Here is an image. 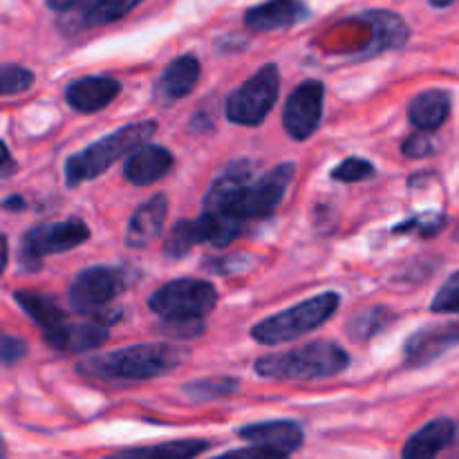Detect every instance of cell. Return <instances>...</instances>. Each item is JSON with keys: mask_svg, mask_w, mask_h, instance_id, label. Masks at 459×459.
I'll use <instances>...</instances> for the list:
<instances>
[{"mask_svg": "<svg viewBox=\"0 0 459 459\" xmlns=\"http://www.w3.org/2000/svg\"><path fill=\"white\" fill-rule=\"evenodd\" d=\"M184 359H186V352L182 348H175V345L142 343L85 359L79 363V370L83 375L99 377V379L146 381L169 375L179 363H184Z\"/></svg>", "mask_w": 459, "mask_h": 459, "instance_id": "obj_1", "label": "cell"}, {"mask_svg": "<svg viewBox=\"0 0 459 459\" xmlns=\"http://www.w3.org/2000/svg\"><path fill=\"white\" fill-rule=\"evenodd\" d=\"M348 366L350 357L341 345L332 341H314L291 352L260 357L255 361V372L263 379L316 381L341 375Z\"/></svg>", "mask_w": 459, "mask_h": 459, "instance_id": "obj_2", "label": "cell"}, {"mask_svg": "<svg viewBox=\"0 0 459 459\" xmlns=\"http://www.w3.org/2000/svg\"><path fill=\"white\" fill-rule=\"evenodd\" d=\"M155 121H137V124L124 126V128L101 137L99 142L90 143L88 148H83L65 161V184L74 188L90 182V179H97L121 157L130 155L134 148L143 146L155 134Z\"/></svg>", "mask_w": 459, "mask_h": 459, "instance_id": "obj_3", "label": "cell"}, {"mask_svg": "<svg viewBox=\"0 0 459 459\" xmlns=\"http://www.w3.org/2000/svg\"><path fill=\"white\" fill-rule=\"evenodd\" d=\"M339 305L341 296L336 291L312 296L309 300H303V303L294 305L285 312L273 314V316L264 318L258 325L251 327V339L260 345H281L287 341H294L330 321Z\"/></svg>", "mask_w": 459, "mask_h": 459, "instance_id": "obj_4", "label": "cell"}, {"mask_svg": "<svg viewBox=\"0 0 459 459\" xmlns=\"http://www.w3.org/2000/svg\"><path fill=\"white\" fill-rule=\"evenodd\" d=\"M218 305V290L206 281L179 278L155 290L148 307L164 321H202Z\"/></svg>", "mask_w": 459, "mask_h": 459, "instance_id": "obj_5", "label": "cell"}, {"mask_svg": "<svg viewBox=\"0 0 459 459\" xmlns=\"http://www.w3.org/2000/svg\"><path fill=\"white\" fill-rule=\"evenodd\" d=\"M278 92H281V74L273 63H267L249 81L229 94V121L238 126H260L276 106Z\"/></svg>", "mask_w": 459, "mask_h": 459, "instance_id": "obj_6", "label": "cell"}, {"mask_svg": "<svg viewBox=\"0 0 459 459\" xmlns=\"http://www.w3.org/2000/svg\"><path fill=\"white\" fill-rule=\"evenodd\" d=\"M296 178V164L294 161H285L264 173L260 179H251L240 195L231 202L227 211L229 220H238V222H247V220H258L272 213L285 197L287 188L291 186Z\"/></svg>", "mask_w": 459, "mask_h": 459, "instance_id": "obj_7", "label": "cell"}, {"mask_svg": "<svg viewBox=\"0 0 459 459\" xmlns=\"http://www.w3.org/2000/svg\"><path fill=\"white\" fill-rule=\"evenodd\" d=\"M126 273L117 267H90L83 269L72 281L70 305L76 314H101L106 305H110L124 291Z\"/></svg>", "mask_w": 459, "mask_h": 459, "instance_id": "obj_8", "label": "cell"}, {"mask_svg": "<svg viewBox=\"0 0 459 459\" xmlns=\"http://www.w3.org/2000/svg\"><path fill=\"white\" fill-rule=\"evenodd\" d=\"M88 238L90 229L79 218H67L63 222L54 224H40V227L30 229L22 236L21 260L25 264H31V267H39L40 258L74 249Z\"/></svg>", "mask_w": 459, "mask_h": 459, "instance_id": "obj_9", "label": "cell"}, {"mask_svg": "<svg viewBox=\"0 0 459 459\" xmlns=\"http://www.w3.org/2000/svg\"><path fill=\"white\" fill-rule=\"evenodd\" d=\"M325 85L321 81H305L290 94L282 110V126L296 142H305L316 133L323 119Z\"/></svg>", "mask_w": 459, "mask_h": 459, "instance_id": "obj_10", "label": "cell"}, {"mask_svg": "<svg viewBox=\"0 0 459 459\" xmlns=\"http://www.w3.org/2000/svg\"><path fill=\"white\" fill-rule=\"evenodd\" d=\"M242 439L258 446L269 457H287L303 446V429L296 421H260L238 430Z\"/></svg>", "mask_w": 459, "mask_h": 459, "instance_id": "obj_11", "label": "cell"}, {"mask_svg": "<svg viewBox=\"0 0 459 459\" xmlns=\"http://www.w3.org/2000/svg\"><path fill=\"white\" fill-rule=\"evenodd\" d=\"M251 178H254V164L249 160H238L229 164L209 186V193L204 197V213L211 218L229 220V206L240 195L242 188L251 182ZM233 222H238V220H233Z\"/></svg>", "mask_w": 459, "mask_h": 459, "instance_id": "obj_12", "label": "cell"}, {"mask_svg": "<svg viewBox=\"0 0 459 459\" xmlns=\"http://www.w3.org/2000/svg\"><path fill=\"white\" fill-rule=\"evenodd\" d=\"M459 343V321L430 325L415 332L403 345V359L408 368H421L435 361L439 354Z\"/></svg>", "mask_w": 459, "mask_h": 459, "instance_id": "obj_13", "label": "cell"}, {"mask_svg": "<svg viewBox=\"0 0 459 459\" xmlns=\"http://www.w3.org/2000/svg\"><path fill=\"white\" fill-rule=\"evenodd\" d=\"M110 336L108 323L94 316L88 323H61L54 330L43 332V339L49 348L61 352H90L101 348Z\"/></svg>", "mask_w": 459, "mask_h": 459, "instance_id": "obj_14", "label": "cell"}, {"mask_svg": "<svg viewBox=\"0 0 459 459\" xmlns=\"http://www.w3.org/2000/svg\"><path fill=\"white\" fill-rule=\"evenodd\" d=\"M307 16L309 9L303 0H267L247 9L245 25L254 31H278L299 25Z\"/></svg>", "mask_w": 459, "mask_h": 459, "instance_id": "obj_15", "label": "cell"}, {"mask_svg": "<svg viewBox=\"0 0 459 459\" xmlns=\"http://www.w3.org/2000/svg\"><path fill=\"white\" fill-rule=\"evenodd\" d=\"M173 169V155L169 148L143 143L134 148L124 164V178L134 186H148L164 178Z\"/></svg>", "mask_w": 459, "mask_h": 459, "instance_id": "obj_16", "label": "cell"}, {"mask_svg": "<svg viewBox=\"0 0 459 459\" xmlns=\"http://www.w3.org/2000/svg\"><path fill=\"white\" fill-rule=\"evenodd\" d=\"M121 92V83L112 76H83L67 85L65 101L76 112H99L115 101Z\"/></svg>", "mask_w": 459, "mask_h": 459, "instance_id": "obj_17", "label": "cell"}, {"mask_svg": "<svg viewBox=\"0 0 459 459\" xmlns=\"http://www.w3.org/2000/svg\"><path fill=\"white\" fill-rule=\"evenodd\" d=\"M166 213H169V197L164 193L152 195L151 200L143 202L134 211L128 222V229H126V245L130 249H143V247H148V242L155 240L161 233V229H164Z\"/></svg>", "mask_w": 459, "mask_h": 459, "instance_id": "obj_18", "label": "cell"}, {"mask_svg": "<svg viewBox=\"0 0 459 459\" xmlns=\"http://www.w3.org/2000/svg\"><path fill=\"white\" fill-rule=\"evenodd\" d=\"M218 238V222L211 215L202 213L195 220H182L170 229L169 238L164 242V254L169 258H182L200 242H211L215 245Z\"/></svg>", "mask_w": 459, "mask_h": 459, "instance_id": "obj_19", "label": "cell"}, {"mask_svg": "<svg viewBox=\"0 0 459 459\" xmlns=\"http://www.w3.org/2000/svg\"><path fill=\"white\" fill-rule=\"evenodd\" d=\"M202 74L200 61L191 54H184V56L175 58L169 67L164 70V74L157 81V99L161 103H173L178 99L188 97L195 88L197 79Z\"/></svg>", "mask_w": 459, "mask_h": 459, "instance_id": "obj_20", "label": "cell"}, {"mask_svg": "<svg viewBox=\"0 0 459 459\" xmlns=\"http://www.w3.org/2000/svg\"><path fill=\"white\" fill-rule=\"evenodd\" d=\"M455 424L446 417H439V420L429 421L424 429L417 430L411 439L403 446L402 455L406 459H426V457H435L448 448L455 439Z\"/></svg>", "mask_w": 459, "mask_h": 459, "instance_id": "obj_21", "label": "cell"}, {"mask_svg": "<svg viewBox=\"0 0 459 459\" xmlns=\"http://www.w3.org/2000/svg\"><path fill=\"white\" fill-rule=\"evenodd\" d=\"M448 112H451V97L444 90H426L411 101L408 119L417 130L433 133L442 128L444 121L448 119Z\"/></svg>", "mask_w": 459, "mask_h": 459, "instance_id": "obj_22", "label": "cell"}, {"mask_svg": "<svg viewBox=\"0 0 459 459\" xmlns=\"http://www.w3.org/2000/svg\"><path fill=\"white\" fill-rule=\"evenodd\" d=\"M361 21L372 25V40L368 43L366 54H381L385 49L399 48L408 40V27L397 13L390 12H366Z\"/></svg>", "mask_w": 459, "mask_h": 459, "instance_id": "obj_23", "label": "cell"}, {"mask_svg": "<svg viewBox=\"0 0 459 459\" xmlns=\"http://www.w3.org/2000/svg\"><path fill=\"white\" fill-rule=\"evenodd\" d=\"M13 300H16L18 307H21L36 325L43 327V332L54 330V327H58L61 323H65V314H63V309L58 307L56 300H54L52 296L22 290L13 291Z\"/></svg>", "mask_w": 459, "mask_h": 459, "instance_id": "obj_24", "label": "cell"}, {"mask_svg": "<svg viewBox=\"0 0 459 459\" xmlns=\"http://www.w3.org/2000/svg\"><path fill=\"white\" fill-rule=\"evenodd\" d=\"M397 321V314L393 309L384 307V305H375V307H366L361 312L354 314L348 321V334L352 341H366L375 339L377 334H381L384 330H388L393 323Z\"/></svg>", "mask_w": 459, "mask_h": 459, "instance_id": "obj_25", "label": "cell"}, {"mask_svg": "<svg viewBox=\"0 0 459 459\" xmlns=\"http://www.w3.org/2000/svg\"><path fill=\"white\" fill-rule=\"evenodd\" d=\"M184 393L195 403L215 402V399H224L229 394L238 393V379H231V377H211V379L191 381V384L184 385Z\"/></svg>", "mask_w": 459, "mask_h": 459, "instance_id": "obj_26", "label": "cell"}, {"mask_svg": "<svg viewBox=\"0 0 459 459\" xmlns=\"http://www.w3.org/2000/svg\"><path fill=\"white\" fill-rule=\"evenodd\" d=\"M211 444L204 439H184V442H166L160 446H146V448H130L124 451V455H142V457H173V459H186L195 457L204 453Z\"/></svg>", "mask_w": 459, "mask_h": 459, "instance_id": "obj_27", "label": "cell"}, {"mask_svg": "<svg viewBox=\"0 0 459 459\" xmlns=\"http://www.w3.org/2000/svg\"><path fill=\"white\" fill-rule=\"evenodd\" d=\"M142 0H94L88 4L83 12V25L85 27H99L108 25V22L119 21L121 16L134 9Z\"/></svg>", "mask_w": 459, "mask_h": 459, "instance_id": "obj_28", "label": "cell"}, {"mask_svg": "<svg viewBox=\"0 0 459 459\" xmlns=\"http://www.w3.org/2000/svg\"><path fill=\"white\" fill-rule=\"evenodd\" d=\"M448 218L439 211H424V213H417L412 218L403 220L397 227L393 229V233L397 236H420V238H435L446 229Z\"/></svg>", "mask_w": 459, "mask_h": 459, "instance_id": "obj_29", "label": "cell"}, {"mask_svg": "<svg viewBox=\"0 0 459 459\" xmlns=\"http://www.w3.org/2000/svg\"><path fill=\"white\" fill-rule=\"evenodd\" d=\"M372 175H375V166L368 160H361V157H348V160H343L332 170V179L345 184L363 182V179L372 178Z\"/></svg>", "mask_w": 459, "mask_h": 459, "instance_id": "obj_30", "label": "cell"}, {"mask_svg": "<svg viewBox=\"0 0 459 459\" xmlns=\"http://www.w3.org/2000/svg\"><path fill=\"white\" fill-rule=\"evenodd\" d=\"M31 81H34V74L30 70H25L21 65H13V63H7L0 70V94L3 97H12V94L22 92V90L30 88Z\"/></svg>", "mask_w": 459, "mask_h": 459, "instance_id": "obj_31", "label": "cell"}, {"mask_svg": "<svg viewBox=\"0 0 459 459\" xmlns=\"http://www.w3.org/2000/svg\"><path fill=\"white\" fill-rule=\"evenodd\" d=\"M430 309L435 314H459V272L453 273L435 294Z\"/></svg>", "mask_w": 459, "mask_h": 459, "instance_id": "obj_32", "label": "cell"}, {"mask_svg": "<svg viewBox=\"0 0 459 459\" xmlns=\"http://www.w3.org/2000/svg\"><path fill=\"white\" fill-rule=\"evenodd\" d=\"M402 151H403V155H406V157H415V160H421V157H429L430 152L435 151V143H433V139H430L429 134L424 133V130H420V133L411 134V137L403 142Z\"/></svg>", "mask_w": 459, "mask_h": 459, "instance_id": "obj_33", "label": "cell"}, {"mask_svg": "<svg viewBox=\"0 0 459 459\" xmlns=\"http://www.w3.org/2000/svg\"><path fill=\"white\" fill-rule=\"evenodd\" d=\"M27 354L25 341H21L18 336L3 334V345H0V357H3V366L9 368L16 361H21Z\"/></svg>", "mask_w": 459, "mask_h": 459, "instance_id": "obj_34", "label": "cell"}, {"mask_svg": "<svg viewBox=\"0 0 459 459\" xmlns=\"http://www.w3.org/2000/svg\"><path fill=\"white\" fill-rule=\"evenodd\" d=\"M213 264H206V269L218 273H233V272H242L251 264L249 255H231V258H220V260H211Z\"/></svg>", "mask_w": 459, "mask_h": 459, "instance_id": "obj_35", "label": "cell"}, {"mask_svg": "<svg viewBox=\"0 0 459 459\" xmlns=\"http://www.w3.org/2000/svg\"><path fill=\"white\" fill-rule=\"evenodd\" d=\"M204 330L200 321H164V332L169 336H195Z\"/></svg>", "mask_w": 459, "mask_h": 459, "instance_id": "obj_36", "label": "cell"}, {"mask_svg": "<svg viewBox=\"0 0 459 459\" xmlns=\"http://www.w3.org/2000/svg\"><path fill=\"white\" fill-rule=\"evenodd\" d=\"M94 0H48V7L54 12H70V9L83 7V4H92Z\"/></svg>", "mask_w": 459, "mask_h": 459, "instance_id": "obj_37", "label": "cell"}, {"mask_svg": "<svg viewBox=\"0 0 459 459\" xmlns=\"http://www.w3.org/2000/svg\"><path fill=\"white\" fill-rule=\"evenodd\" d=\"M3 206L7 211H22V209H25V200H22V197H18V195L4 197Z\"/></svg>", "mask_w": 459, "mask_h": 459, "instance_id": "obj_38", "label": "cell"}, {"mask_svg": "<svg viewBox=\"0 0 459 459\" xmlns=\"http://www.w3.org/2000/svg\"><path fill=\"white\" fill-rule=\"evenodd\" d=\"M12 169H13V161H12V155H9V148L3 146V169H0L3 178H7V175L12 173Z\"/></svg>", "mask_w": 459, "mask_h": 459, "instance_id": "obj_39", "label": "cell"}, {"mask_svg": "<svg viewBox=\"0 0 459 459\" xmlns=\"http://www.w3.org/2000/svg\"><path fill=\"white\" fill-rule=\"evenodd\" d=\"M429 3L433 4L435 9H444V7H448V4L455 3V0H429Z\"/></svg>", "mask_w": 459, "mask_h": 459, "instance_id": "obj_40", "label": "cell"}, {"mask_svg": "<svg viewBox=\"0 0 459 459\" xmlns=\"http://www.w3.org/2000/svg\"><path fill=\"white\" fill-rule=\"evenodd\" d=\"M455 240L459 242V227H457V231H455Z\"/></svg>", "mask_w": 459, "mask_h": 459, "instance_id": "obj_41", "label": "cell"}]
</instances>
